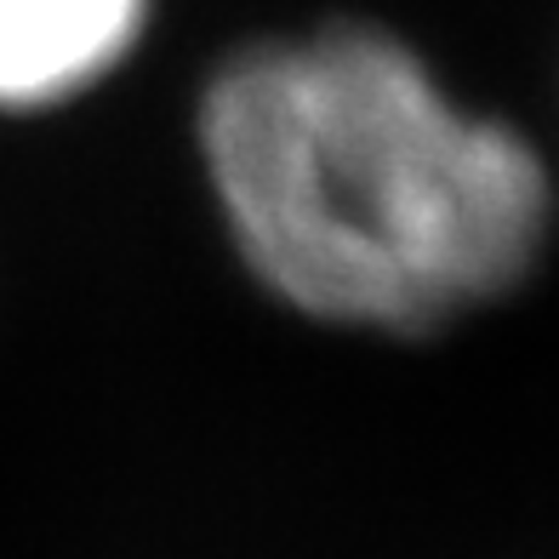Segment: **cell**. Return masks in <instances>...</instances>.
I'll list each match as a JSON object with an SVG mask.
<instances>
[{"instance_id": "6da1fadb", "label": "cell", "mask_w": 559, "mask_h": 559, "mask_svg": "<svg viewBox=\"0 0 559 559\" xmlns=\"http://www.w3.org/2000/svg\"><path fill=\"white\" fill-rule=\"evenodd\" d=\"M200 143L246 263L320 320L417 332L508 292L548 228V177L400 40L258 46L206 92Z\"/></svg>"}, {"instance_id": "7a4b0ae2", "label": "cell", "mask_w": 559, "mask_h": 559, "mask_svg": "<svg viewBox=\"0 0 559 559\" xmlns=\"http://www.w3.org/2000/svg\"><path fill=\"white\" fill-rule=\"evenodd\" d=\"M143 12L148 0H0V104L40 109L104 81Z\"/></svg>"}]
</instances>
